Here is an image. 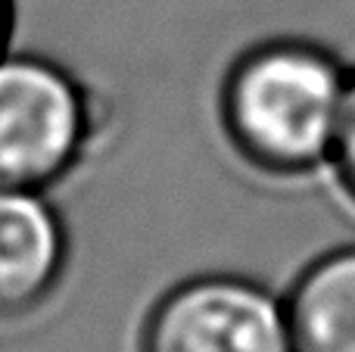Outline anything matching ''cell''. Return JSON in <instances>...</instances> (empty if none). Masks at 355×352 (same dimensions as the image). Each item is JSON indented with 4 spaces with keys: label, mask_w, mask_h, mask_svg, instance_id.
I'll list each match as a JSON object with an SVG mask.
<instances>
[{
    "label": "cell",
    "mask_w": 355,
    "mask_h": 352,
    "mask_svg": "<svg viewBox=\"0 0 355 352\" xmlns=\"http://www.w3.org/2000/svg\"><path fill=\"white\" fill-rule=\"evenodd\" d=\"M141 352H290L284 303L234 274L190 278L150 309Z\"/></svg>",
    "instance_id": "cell-3"
},
{
    "label": "cell",
    "mask_w": 355,
    "mask_h": 352,
    "mask_svg": "<svg viewBox=\"0 0 355 352\" xmlns=\"http://www.w3.org/2000/svg\"><path fill=\"white\" fill-rule=\"evenodd\" d=\"M349 72L309 41H265L246 50L221 85V128L252 168L275 178L331 162Z\"/></svg>",
    "instance_id": "cell-1"
},
{
    "label": "cell",
    "mask_w": 355,
    "mask_h": 352,
    "mask_svg": "<svg viewBox=\"0 0 355 352\" xmlns=\"http://www.w3.org/2000/svg\"><path fill=\"white\" fill-rule=\"evenodd\" d=\"M91 103L66 69L0 56V191L47 193L85 156Z\"/></svg>",
    "instance_id": "cell-2"
},
{
    "label": "cell",
    "mask_w": 355,
    "mask_h": 352,
    "mask_svg": "<svg viewBox=\"0 0 355 352\" xmlns=\"http://www.w3.org/2000/svg\"><path fill=\"white\" fill-rule=\"evenodd\" d=\"M69 240L44 193L0 191V318H22L60 287Z\"/></svg>",
    "instance_id": "cell-4"
},
{
    "label": "cell",
    "mask_w": 355,
    "mask_h": 352,
    "mask_svg": "<svg viewBox=\"0 0 355 352\" xmlns=\"http://www.w3.org/2000/svg\"><path fill=\"white\" fill-rule=\"evenodd\" d=\"M12 22H16V3L12 0H0V56L6 53V44L12 35Z\"/></svg>",
    "instance_id": "cell-7"
},
{
    "label": "cell",
    "mask_w": 355,
    "mask_h": 352,
    "mask_svg": "<svg viewBox=\"0 0 355 352\" xmlns=\"http://www.w3.org/2000/svg\"><path fill=\"white\" fill-rule=\"evenodd\" d=\"M290 352H355V247L315 259L284 299Z\"/></svg>",
    "instance_id": "cell-5"
},
{
    "label": "cell",
    "mask_w": 355,
    "mask_h": 352,
    "mask_svg": "<svg viewBox=\"0 0 355 352\" xmlns=\"http://www.w3.org/2000/svg\"><path fill=\"white\" fill-rule=\"evenodd\" d=\"M331 162L337 166V175L343 181L346 193L355 200V72H349V85H346L343 116H340V131Z\"/></svg>",
    "instance_id": "cell-6"
}]
</instances>
